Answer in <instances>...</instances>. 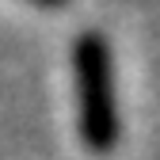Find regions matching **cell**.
Segmentation results:
<instances>
[{"label":"cell","instance_id":"cell-1","mask_svg":"<svg viewBox=\"0 0 160 160\" xmlns=\"http://www.w3.org/2000/svg\"><path fill=\"white\" fill-rule=\"evenodd\" d=\"M72 84H76V130L92 152H111L122 137V114L114 99L111 46L99 31H80L72 42Z\"/></svg>","mask_w":160,"mask_h":160}]
</instances>
